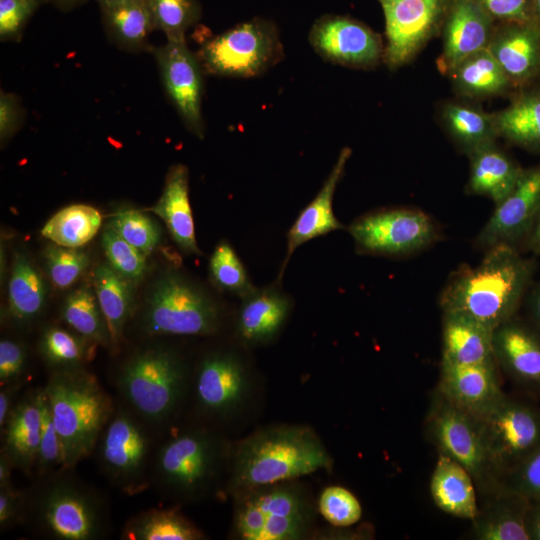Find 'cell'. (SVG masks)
Here are the masks:
<instances>
[{"mask_svg":"<svg viewBox=\"0 0 540 540\" xmlns=\"http://www.w3.org/2000/svg\"><path fill=\"white\" fill-rule=\"evenodd\" d=\"M536 268V261L516 247H492L479 264L461 265L450 274L439 305L442 311L464 313L493 330L517 315Z\"/></svg>","mask_w":540,"mask_h":540,"instance_id":"cell-1","label":"cell"},{"mask_svg":"<svg viewBox=\"0 0 540 540\" xmlns=\"http://www.w3.org/2000/svg\"><path fill=\"white\" fill-rule=\"evenodd\" d=\"M332 466L330 453L309 426H267L231 447L226 490L233 497L320 470L329 471Z\"/></svg>","mask_w":540,"mask_h":540,"instance_id":"cell-2","label":"cell"},{"mask_svg":"<svg viewBox=\"0 0 540 540\" xmlns=\"http://www.w3.org/2000/svg\"><path fill=\"white\" fill-rule=\"evenodd\" d=\"M62 468L37 477L26 492L23 521L56 540H96L108 531V507L93 488Z\"/></svg>","mask_w":540,"mask_h":540,"instance_id":"cell-3","label":"cell"},{"mask_svg":"<svg viewBox=\"0 0 540 540\" xmlns=\"http://www.w3.org/2000/svg\"><path fill=\"white\" fill-rule=\"evenodd\" d=\"M43 389L62 442L65 468L73 469L95 450L115 407L84 367L51 372Z\"/></svg>","mask_w":540,"mask_h":540,"instance_id":"cell-4","label":"cell"},{"mask_svg":"<svg viewBox=\"0 0 540 540\" xmlns=\"http://www.w3.org/2000/svg\"><path fill=\"white\" fill-rule=\"evenodd\" d=\"M231 447L206 428L178 432L155 451L151 484L165 497L196 501L207 496L228 472Z\"/></svg>","mask_w":540,"mask_h":540,"instance_id":"cell-5","label":"cell"},{"mask_svg":"<svg viewBox=\"0 0 540 540\" xmlns=\"http://www.w3.org/2000/svg\"><path fill=\"white\" fill-rule=\"evenodd\" d=\"M115 383L125 406L153 428L176 416L191 384L185 359L163 345L131 355L119 368Z\"/></svg>","mask_w":540,"mask_h":540,"instance_id":"cell-6","label":"cell"},{"mask_svg":"<svg viewBox=\"0 0 540 540\" xmlns=\"http://www.w3.org/2000/svg\"><path fill=\"white\" fill-rule=\"evenodd\" d=\"M232 534L241 540H299L308 535L315 510L297 480L233 496Z\"/></svg>","mask_w":540,"mask_h":540,"instance_id":"cell-7","label":"cell"},{"mask_svg":"<svg viewBox=\"0 0 540 540\" xmlns=\"http://www.w3.org/2000/svg\"><path fill=\"white\" fill-rule=\"evenodd\" d=\"M221 325V310L202 289L177 273L161 276L147 297L140 319L149 337L207 336Z\"/></svg>","mask_w":540,"mask_h":540,"instance_id":"cell-8","label":"cell"},{"mask_svg":"<svg viewBox=\"0 0 540 540\" xmlns=\"http://www.w3.org/2000/svg\"><path fill=\"white\" fill-rule=\"evenodd\" d=\"M148 423L126 406L114 409L95 447L102 473L128 495L151 485L156 449Z\"/></svg>","mask_w":540,"mask_h":540,"instance_id":"cell-9","label":"cell"},{"mask_svg":"<svg viewBox=\"0 0 540 540\" xmlns=\"http://www.w3.org/2000/svg\"><path fill=\"white\" fill-rule=\"evenodd\" d=\"M207 73L235 78L263 74L284 58L276 25L254 18L207 41L196 54Z\"/></svg>","mask_w":540,"mask_h":540,"instance_id":"cell-10","label":"cell"},{"mask_svg":"<svg viewBox=\"0 0 540 540\" xmlns=\"http://www.w3.org/2000/svg\"><path fill=\"white\" fill-rule=\"evenodd\" d=\"M425 428L439 453L461 464L481 492L492 494L501 488L486 452L479 417L456 406L437 390Z\"/></svg>","mask_w":540,"mask_h":540,"instance_id":"cell-11","label":"cell"},{"mask_svg":"<svg viewBox=\"0 0 540 540\" xmlns=\"http://www.w3.org/2000/svg\"><path fill=\"white\" fill-rule=\"evenodd\" d=\"M348 231L359 253L390 257L408 256L431 246L438 228L425 212L393 208L365 214Z\"/></svg>","mask_w":540,"mask_h":540,"instance_id":"cell-12","label":"cell"},{"mask_svg":"<svg viewBox=\"0 0 540 540\" xmlns=\"http://www.w3.org/2000/svg\"><path fill=\"white\" fill-rule=\"evenodd\" d=\"M191 384L197 411L216 421L230 420L240 413L253 390L248 366L231 351H215L204 356Z\"/></svg>","mask_w":540,"mask_h":540,"instance_id":"cell-13","label":"cell"},{"mask_svg":"<svg viewBox=\"0 0 540 540\" xmlns=\"http://www.w3.org/2000/svg\"><path fill=\"white\" fill-rule=\"evenodd\" d=\"M490 464L501 480L540 447V411L504 397L479 417Z\"/></svg>","mask_w":540,"mask_h":540,"instance_id":"cell-14","label":"cell"},{"mask_svg":"<svg viewBox=\"0 0 540 540\" xmlns=\"http://www.w3.org/2000/svg\"><path fill=\"white\" fill-rule=\"evenodd\" d=\"M452 0H378L385 17L383 61L390 69L410 62L442 30Z\"/></svg>","mask_w":540,"mask_h":540,"instance_id":"cell-15","label":"cell"},{"mask_svg":"<svg viewBox=\"0 0 540 540\" xmlns=\"http://www.w3.org/2000/svg\"><path fill=\"white\" fill-rule=\"evenodd\" d=\"M308 39L315 52L333 64L369 69L383 60L380 35L349 16L323 15L312 25Z\"/></svg>","mask_w":540,"mask_h":540,"instance_id":"cell-16","label":"cell"},{"mask_svg":"<svg viewBox=\"0 0 540 540\" xmlns=\"http://www.w3.org/2000/svg\"><path fill=\"white\" fill-rule=\"evenodd\" d=\"M540 210V163L523 168L511 192L498 204L474 244L484 251L500 245L521 248Z\"/></svg>","mask_w":540,"mask_h":540,"instance_id":"cell-17","label":"cell"},{"mask_svg":"<svg viewBox=\"0 0 540 540\" xmlns=\"http://www.w3.org/2000/svg\"><path fill=\"white\" fill-rule=\"evenodd\" d=\"M154 55L167 96L187 129L203 138V69L197 55L186 42L171 41L154 49Z\"/></svg>","mask_w":540,"mask_h":540,"instance_id":"cell-18","label":"cell"},{"mask_svg":"<svg viewBox=\"0 0 540 540\" xmlns=\"http://www.w3.org/2000/svg\"><path fill=\"white\" fill-rule=\"evenodd\" d=\"M495 28L496 22L475 0H452L442 27L439 71L449 75L467 57L487 49Z\"/></svg>","mask_w":540,"mask_h":540,"instance_id":"cell-19","label":"cell"},{"mask_svg":"<svg viewBox=\"0 0 540 540\" xmlns=\"http://www.w3.org/2000/svg\"><path fill=\"white\" fill-rule=\"evenodd\" d=\"M437 390L453 404L477 417L491 411L505 397L496 362H441Z\"/></svg>","mask_w":540,"mask_h":540,"instance_id":"cell-20","label":"cell"},{"mask_svg":"<svg viewBox=\"0 0 540 540\" xmlns=\"http://www.w3.org/2000/svg\"><path fill=\"white\" fill-rule=\"evenodd\" d=\"M495 361L513 380L540 388V329L517 315L492 333Z\"/></svg>","mask_w":540,"mask_h":540,"instance_id":"cell-21","label":"cell"},{"mask_svg":"<svg viewBox=\"0 0 540 540\" xmlns=\"http://www.w3.org/2000/svg\"><path fill=\"white\" fill-rule=\"evenodd\" d=\"M488 50L513 88L540 80V26L536 22L496 24Z\"/></svg>","mask_w":540,"mask_h":540,"instance_id":"cell-22","label":"cell"},{"mask_svg":"<svg viewBox=\"0 0 540 540\" xmlns=\"http://www.w3.org/2000/svg\"><path fill=\"white\" fill-rule=\"evenodd\" d=\"M292 308L287 294L277 285L253 288L241 297L236 317V336L246 346L271 342L282 330Z\"/></svg>","mask_w":540,"mask_h":540,"instance_id":"cell-23","label":"cell"},{"mask_svg":"<svg viewBox=\"0 0 540 540\" xmlns=\"http://www.w3.org/2000/svg\"><path fill=\"white\" fill-rule=\"evenodd\" d=\"M351 153L352 151L349 147H344L340 151L331 172L318 194L301 210L287 232L286 255L278 281L282 279V275L292 254L299 246L316 237L344 228L333 211V198Z\"/></svg>","mask_w":540,"mask_h":540,"instance_id":"cell-24","label":"cell"},{"mask_svg":"<svg viewBox=\"0 0 540 540\" xmlns=\"http://www.w3.org/2000/svg\"><path fill=\"white\" fill-rule=\"evenodd\" d=\"M529 509L528 498L501 486L479 508L472 520V535L479 540H531Z\"/></svg>","mask_w":540,"mask_h":540,"instance_id":"cell-25","label":"cell"},{"mask_svg":"<svg viewBox=\"0 0 540 540\" xmlns=\"http://www.w3.org/2000/svg\"><path fill=\"white\" fill-rule=\"evenodd\" d=\"M165 223L172 239L182 252L199 255L194 220L189 200V172L185 165L170 167L162 194L150 209Z\"/></svg>","mask_w":540,"mask_h":540,"instance_id":"cell-26","label":"cell"},{"mask_svg":"<svg viewBox=\"0 0 540 540\" xmlns=\"http://www.w3.org/2000/svg\"><path fill=\"white\" fill-rule=\"evenodd\" d=\"M41 429L39 388L23 395L1 431V452L25 474L34 472Z\"/></svg>","mask_w":540,"mask_h":540,"instance_id":"cell-27","label":"cell"},{"mask_svg":"<svg viewBox=\"0 0 540 540\" xmlns=\"http://www.w3.org/2000/svg\"><path fill=\"white\" fill-rule=\"evenodd\" d=\"M493 330L457 311H443L441 362L479 364L496 362Z\"/></svg>","mask_w":540,"mask_h":540,"instance_id":"cell-28","label":"cell"},{"mask_svg":"<svg viewBox=\"0 0 540 540\" xmlns=\"http://www.w3.org/2000/svg\"><path fill=\"white\" fill-rule=\"evenodd\" d=\"M475 482L457 461L439 453L430 481L435 505L451 516L473 520L478 511Z\"/></svg>","mask_w":540,"mask_h":540,"instance_id":"cell-29","label":"cell"},{"mask_svg":"<svg viewBox=\"0 0 540 540\" xmlns=\"http://www.w3.org/2000/svg\"><path fill=\"white\" fill-rule=\"evenodd\" d=\"M467 191L500 203L515 186L523 168L495 145L487 144L468 155Z\"/></svg>","mask_w":540,"mask_h":540,"instance_id":"cell-30","label":"cell"},{"mask_svg":"<svg viewBox=\"0 0 540 540\" xmlns=\"http://www.w3.org/2000/svg\"><path fill=\"white\" fill-rule=\"evenodd\" d=\"M108 38L122 49H148V39L155 30L146 0H96Z\"/></svg>","mask_w":540,"mask_h":540,"instance_id":"cell-31","label":"cell"},{"mask_svg":"<svg viewBox=\"0 0 540 540\" xmlns=\"http://www.w3.org/2000/svg\"><path fill=\"white\" fill-rule=\"evenodd\" d=\"M498 136L523 149L540 152V80L519 89L513 101L494 114Z\"/></svg>","mask_w":540,"mask_h":540,"instance_id":"cell-32","label":"cell"},{"mask_svg":"<svg viewBox=\"0 0 540 540\" xmlns=\"http://www.w3.org/2000/svg\"><path fill=\"white\" fill-rule=\"evenodd\" d=\"M46 286L43 278L25 253H15L8 283V315L24 326L34 322L43 312Z\"/></svg>","mask_w":540,"mask_h":540,"instance_id":"cell-33","label":"cell"},{"mask_svg":"<svg viewBox=\"0 0 540 540\" xmlns=\"http://www.w3.org/2000/svg\"><path fill=\"white\" fill-rule=\"evenodd\" d=\"M134 286L109 264H101L94 270V292L108 326L111 346L119 345L124 328L132 316Z\"/></svg>","mask_w":540,"mask_h":540,"instance_id":"cell-34","label":"cell"},{"mask_svg":"<svg viewBox=\"0 0 540 540\" xmlns=\"http://www.w3.org/2000/svg\"><path fill=\"white\" fill-rule=\"evenodd\" d=\"M122 539L202 540L205 534L175 509H149L133 516L123 527Z\"/></svg>","mask_w":540,"mask_h":540,"instance_id":"cell-35","label":"cell"},{"mask_svg":"<svg viewBox=\"0 0 540 540\" xmlns=\"http://www.w3.org/2000/svg\"><path fill=\"white\" fill-rule=\"evenodd\" d=\"M449 75L455 88L469 97L494 96L513 88L488 48L467 57Z\"/></svg>","mask_w":540,"mask_h":540,"instance_id":"cell-36","label":"cell"},{"mask_svg":"<svg viewBox=\"0 0 540 540\" xmlns=\"http://www.w3.org/2000/svg\"><path fill=\"white\" fill-rule=\"evenodd\" d=\"M442 120L455 142L466 154L495 142L498 136L494 115L461 103H447Z\"/></svg>","mask_w":540,"mask_h":540,"instance_id":"cell-37","label":"cell"},{"mask_svg":"<svg viewBox=\"0 0 540 540\" xmlns=\"http://www.w3.org/2000/svg\"><path fill=\"white\" fill-rule=\"evenodd\" d=\"M96 343L74 330L46 327L39 339V352L51 372L83 368L92 359Z\"/></svg>","mask_w":540,"mask_h":540,"instance_id":"cell-38","label":"cell"},{"mask_svg":"<svg viewBox=\"0 0 540 540\" xmlns=\"http://www.w3.org/2000/svg\"><path fill=\"white\" fill-rule=\"evenodd\" d=\"M102 222L97 209L86 204H74L55 213L41 230L42 236L65 247L79 248L98 232Z\"/></svg>","mask_w":540,"mask_h":540,"instance_id":"cell-39","label":"cell"},{"mask_svg":"<svg viewBox=\"0 0 540 540\" xmlns=\"http://www.w3.org/2000/svg\"><path fill=\"white\" fill-rule=\"evenodd\" d=\"M62 320L75 332L98 345H111L108 326L95 292L80 287L71 292L61 309Z\"/></svg>","mask_w":540,"mask_h":540,"instance_id":"cell-40","label":"cell"},{"mask_svg":"<svg viewBox=\"0 0 540 540\" xmlns=\"http://www.w3.org/2000/svg\"><path fill=\"white\" fill-rule=\"evenodd\" d=\"M155 28L162 31L167 41L186 42V31L201 17L198 0H146Z\"/></svg>","mask_w":540,"mask_h":540,"instance_id":"cell-41","label":"cell"},{"mask_svg":"<svg viewBox=\"0 0 540 540\" xmlns=\"http://www.w3.org/2000/svg\"><path fill=\"white\" fill-rule=\"evenodd\" d=\"M209 274L219 290L240 297L254 288L242 261L227 241H221L215 247L209 260Z\"/></svg>","mask_w":540,"mask_h":540,"instance_id":"cell-42","label":"cell"},{"mask_svg":"<svg viewBox=\"0 0 540 540\" xmlns=\"http://www.w3.org/2000/svg\"><path fill=\"white\" fill-rule=\"evenodd\" d=\"M123 239L150 255L161 240L159 225L147 214L136 209H121L112 215L107 225Z\"/></svg>","mask_w":540,"mask_h":540,"instance_id":"cell-43","label":"cell"},{"mask_svg":"<svg viewBox=\"0 0 540 540\" xmlns=\"http://www.w3.org/2000/svg\"><path fill=\"white\" fill-rule=\"evenodd\" d=\"M108 264L120 275L138 284L146 272V255L107 226L101 236Z\"/></svg>","mask_w":540,"mask_h":540,"instance_id":"cell-44","label":"cell"},{"mask_svg":"<svg viewBox=\"0 0 540 540\" xmlns=\"http://www.w3.org/2000/svg\"><path fill=\"white\" fill-rule=\"evenodd\" d=\"M39 404L41 429L34 466V473L37 477L45 476L65 468L62 442L55 427L50 405L43 388H39Z\"/></svg>","mask_w":540,"mask_h":540,"instance_id":"cell-45","label":"cell"},{"mask_svg":"<svg viewBox=\"0 0 540 540\" xmlns=\"http://www.w3.org/2000/svg\"><path fill=\"white\" fill-rule=\"evenodd\" d=\"M44 260L48 277L58 289L71 287L89 265V256L86 252L55 243L45 249Z\"/></svg>","mask_w":540,"mask_h":540,"instance_id":"cell-46","label":"cell"},{"mask_svg":"<svg viewBox=\"0 0 540 540\" xmlns=\"http://www.w3.org/2000/svg\"><path fill=\"white\" fill-rule=\"evenodd\" d=\"M318 511L335 527H349L362 516V507L356 496L345 487L332 485L323 489L318 498Z\"/></svg>","mask_w":540,"mask_h":540,"instance_id":"cell-47","label":"cell"},{"mask_svg":"<svg viewBox=\"0 0 540 540\" xmlns=\"http://www.w3.org/2000/svg\"><path fill=\"white\" fill-rule=\"evenodd\" d=\"M501 486L520 493L530 501L540 500V447L509 471Z\"/></svg>","mask_w":540,"mask_h":540,"instance_id":"cell-48","label":"cell"},{"mask_svg":"<svg viewBox=\"0 0 540 540\" xmlns=\"http://www.w3.org/2000/svg\"><path fill=\"white\" fill-rule=\"evenodd\" d=\"M43 0H0V39L19 41Z\"/></svg>","mask_w":540,"mask_h":540,"instance_id":"cell-49","label":"cell"},{"mask_svg":"<svg viewBox=\"0 0 540 540\" xmlns=\"http://www.w3.org/2000/svg\"><path fill=\"white\" fill-rule=\"evenodd\" d=\"M27 367L25 346L14 339L0 341V384L23 381Z\"/></svg>","mask_w":540,"mask_h":540,"instance_id":"cell-50","label":"cell"},{"mask_svg":"<svg viewBox=\"0 0 540 540\" xmlns=\"http://www.w3.org/2000/svg\"><path fill=\"white\" fill-rule=\"evenodd\" d=\"M475 1L487 12L496 24L534 21L532 0Z\"/></svg>","mask_w":540,"mask_h":540,"instance_id":"cell-51","label":"cell"},{"mask_svg":"<svg viewBox=\"0 0 540 540\" xmlns=\"http://www.w3.org/2000/svg\"><path fill=\"white\" fill-rule=\"evenodd\" d=\"M24 120V109L19 98L13 94L0 93V141H9L20 129Z\"/></svg>","mask_w":540,"mask_h":540,"instance_id":"cell-52","label":"cell"},{"mask_svg":"<svg viewBox=\"0 0 540 540\" xmlns=\"http://www.w3.org/2000/svg\"><path fill=\"white\" fill-rule=\"evenodd\" d=\"M26 492L14 485L0 487V529L6 530L23 521Z\"/></svg>","mask_w":540,"mask_h":540,"instance_id":"cell-53","label":"cell"},{"mask_svg":"<svg viewBox=\"0 0 540 540\" xmlns=\"http://www.w3.org/2000/svg\"><path fill=\"white\" fill-rule=\"evenodd\" d=\"M24 382H14L1 386L0 390V431L5 427L12 411L18 403V393Z\"/></svg>","mask_w":540,"mask_h":540,"instance_id":"cell-54","label":"cell"},{"mask_svg":"<svg viewBox=\"0 0 540 540\" xmlns=\"http://www.w3.org/2000/svg\"><path fill=\"white\" fill-rule=\"evenodd\" d=\"M524 302L527 305L528 318L540 329V277L534 280Z\"/></svg>","mask_w":540,"mask_h":540,"instance_id":"cell-55","label":"cell"},{"mask_svg":"<svg viewBox=\"0 0 540 540\" xmlns=\"http://www.w3.org/2000/svg\"><path fill=\"white\" fill-rule=\"evenodd\" d=\"M532 252L535 255H540V210L534 220V223L521 245L520 250Z\"/></svg>","mask_w":540,"mask_h":540,"instance_id":"cell-56","label":"cell"},{"mask_svg":"<svg viewBox=\"0 0 540 540\" xmlns=\"http://www.w3.org/2000/svg\"><path fill=\"white\" fill-rule=\"evenodd\" d=\"M528 528L531 540H540V500L530 501Z\"/></svg>","mask_w":540,"mask_h":540,"instance_id":"cell-57","label":"cell"},{"mask_svg":"<svg viewBox=\"0 0 540 540\" xmlns=\"http://www.w3.org/2000/svg\"><path fill=\"white\" fill-rule=\"evenodd\" d=\"M15 469L7 455L0 451V487L13 485L12 471Z\"/></svg>","mask_w":540,"mask_h":540,"instance_id":"cell-58","label":"cell"},{"mask_svg":"<svg viewBox=\"0 0 540 540\" xmlns=\"http://www.w3.org/2000/svg\"><path fill=\"white\" fill-rule=\"evenodd\" d=\"M87 0H43L44 3H49L57 9L67 12L86 3Z\"/></svg>","mask_w":540,"mask_h":540,"instance_id":"cell-59","label":"cell"},{"mask_svg":"<svg viewBox=\"0 0 540 540\" xmlns=\"http://www.w3.org/2000/svg\"><path fill=\"white\" fill-rule=\"evenodd\" d=\"M534 21L540 26V0H532Z\"/></svg>","mask_w":540,"mask_h":540,"instance_id":"cell-60","label":"cell"}]
</instances>
